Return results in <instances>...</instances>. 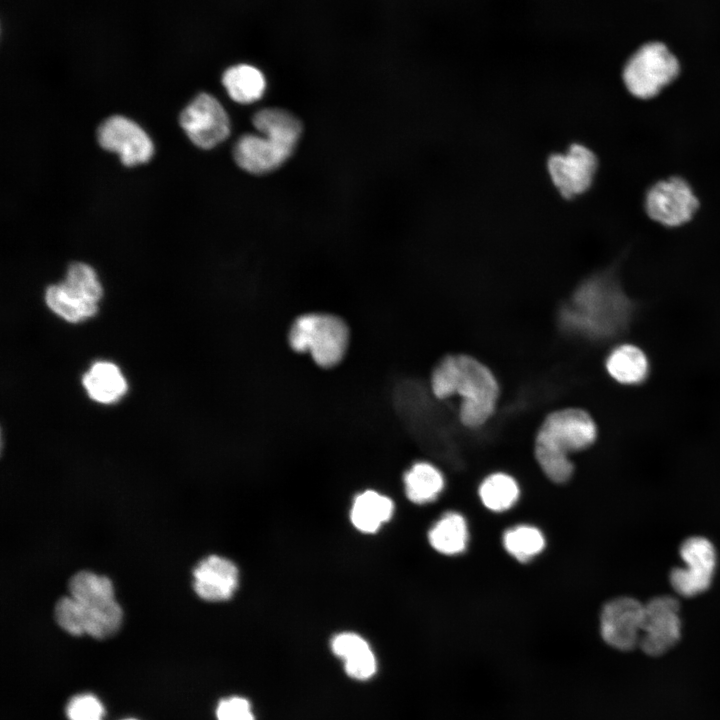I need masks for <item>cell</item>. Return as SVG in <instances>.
Here are the masks:
<instances>
[{
  "mask_svg": "<svg viewBox=\"0 0 720 720\" xmlns=\"http://www.w3.org/2000/svg\"><path fill=\"white\" fill-rule=\"evenodd\" d=\"M288 342L294 351L308 353L318 366L330 368L343 359L349 344V330L337 316L307 313L292 323Z\"/></svg>",
  "mask_w": 720,
  "mask_h": 720,
  "instance_id": "cell-5",
  "label": "cell"
},
{
  "mask_svg": "<svg viewBox=\"0 0 720 720\" xmlns=\"http://www.w3.org/2000/svg\"><path fill=\"white\" fill-rule=\"evenodd\" d=\"M519 494L517 482L505 473L487 476L479 487V497L483 505L494 512L510 509L517 502Z\"/></svg>",
  "mask_w": 720,
  "mask_h": 720,
  "instance_id": "cell-24",
  "label": "cell"
},
{
  "mask_svg": "<svg viewBox=\"0 0 720 720\" xmlns=\"http://www.w3.org/2000/svg\"><path fill=\"white\" fill-rule=\"evenodd\" d=\"M680 556L687 568L713 576L716 551L708 539L700 536L688 538L680 547Z\"/></svg>",
  "mask_w": 720,
  "mask_h": 720,
  "instance_id": "cell-26",
  "label": "cell"
},
{
  "mask_svg": "<svg viewBox=\"0 0 720 720\" xmlns=\"http://www.w3.org/2000/svg\"><path fill=\"white\" fill-rule=\"evenodd\" d=\"M100 146L119 155L126 166L148 162L154 153L153 142L148 134L131 119L114 115L98 127Z\"/></svg>",
  "mask_w": 720,
  "mask_h": 720,
  "instance_id": "cell-12",
  "label": "cell"
},
{
  "mask_svg": "<svg viewBox=\"0 0 720 720\" xmlns=\"http://www.w3.org/2000/svg\"><path fill=\"white\" fill-rule=\"evenodd\" d=\"M82 382L90 398L103 404L118 401L127 391L124 376L111 362L94 363L83 376Z\"/></svg>",
  "mask_w": 720,
  "mask_h": 720,
  "instance_id": "cell-18",
  "label": "cell"
},
{
  "mask_svg": "<svg viewBox=\"0 0 720 720\" xmlns=\"http://www.w3.org/2000/svg\"><path fill=\"white\" fill-rule=\"evenodd\" d=\"M570 320L594 335L611 334L629 320L632 307L616 281L601 274L586 281L576 292Z\"/></svg>",
  "mask_w": 720,
  "mask_h": 720,
  "instance_id": "cell-4",
  "label": "cell"
},
{
  "mask_svg": "<svg viewBox=\"0 0 720 720\" xmlns=\"http://www.w3.org/2000/svg\"><path fill=\"white\" fill-rule=\"evenodd\" d=\"M503 546L517 561L528 562L543 551L545 537L537 527L521 524L505 531Z\"/></svg>",
  "mask_w": 720,
  "mask_h": 720,
  "instance_id": "cell-25",
  "label": "cell"
},
{
  "mask_svg": "<svg viewBox=\"0 0 720 720\" xmlns=\"http://www.w3.org/2000/svg\"><path fill=\"white\" fill-rule=\"evenodd\" d=\"M597 428L584 410L565 408L550 413L538 429L535 457L544 474L554 483L567 482L574 470L569 453L588 448Z\"/></svg>",
  "mask_w": 720,
  "mask_h": 720,
  "instance_id": "cell-3",
  "label": "cell"
},
{
  "mask_svg": "<svg viewBox=\"0 0 720 720\" xmlns=\"http://www.w3.org/2000/svg\"><path fill=\"white\" fill-rule=\"evenodd\" d=\"M294 149L274 137L248 133L236 142L233 157L241 169L261 175L279 168L292 155Z\"/></svg>",
  "mask_w": 720,
  "mask_h": 720,
  "instance_id": "cell-14",
  "label": "cell"
},
{
  "mask_svg": "<svg viewBox=\"0 0 720 720\" xmlns=\"http://www.w3.org/2000/svg\"><path fill=\"white\" fill-rule=\"evenodd\" d=\"M252 123L260 134L274 137L294 148L302 134L301 122L293 114L280 108L257 111Z\"/></svg>",
  "mask_w": 720,
  "mask_h": 720,
  "instance_id": "cell-23",
  "label": "cell"
},
{
  "mask_svg": "<svg viewBox=\"0 0 720 720\" xmlns=\"http://www.w3.org/2000/svg\"><path fill=\"white\" fill-rule=\"evenodd\" d=\"M431 389L438 399L458 395L461 399L459 418L469 428L485 424L493 415L499 387L491 370L476 358L448 355L434 368Z\"/></svg>",
  "mask_w": 720,
  "mask_h": 720,
  "instance_id": "cell-2",
  "label": "cell"
},
{
  "mask_svg": "<svg viewBox=\"0 0 720 720\" xmlns=\"http://www.w3.org/2000/svg\"><path fill=\"white\" fill-rule=\"evenodd\" d=\"M712 577L684 566L671 571L670 583L680 595L692 597L706 591L711 584Z\"/></svg>",
  "mask_w": 720,
  "mask_h": 720,
  "instance_id": "cell-27",
  "label": "cell"
},
{
  "mask_svg": "<svg viewBox=\"0 0 720 720\" xmlns=\"http://www.w3.org/2000/svg\"><path fill=\"white\" fill-rule=\"evenodd\" d=\"M179 122L188 138L202 149H211L230 134V119L221 103L207 93L198 94L181 112Z\"/></svg>",
  "mask_w": 720,
  "mask_h": 720,
  "instance_id": "cell-10",
  "label": "cell"
},
{
  "mask_svg": "<svg viewBox=\"0 0 720 720\" xmlns=\"http://www.w3.org/2000/svg\"><path fill=\"white\" fill-rule=\"evenodd\" d=\"M606 369L619 383L638 384L647 377L649 364L641 349L625 344L618 346L608 355Z\"/></svg>",
  "mask_w": 720,
  "mask_h": 720,
  "instance_id": "cell-22",
  "label": "cell"
},
{
  "mask_svg": "<svg viewBox=\"0 0 720 720\" xmlns=\"http://www.w3.org/2000/svg\"><path fill=\"white\" fill-rule=\"evenodd\" d=\"M193 589L206 601L230 599L239 584L237 566L229 559L210 555L202 559L193 570Z\"/></svg>",
  "mask_w": 720,
  "mask_h": 720,
  "instance_id": "cell-15",
  "label": "cell"
},
{
  "mask_svg": "<svg viewBox=\"0 0 720 720\" xmlns=\"http://www.w3.org/2000/svg\"><path fill=\"white\" fill-rule=\"evenodd\" d=\"M679 604L670 596H659L644 605L639 647L649 656H660L680 639Z\"/></svg>",
  "mask_w": 720,
  "mask_h": 720,
  "instance_id": "cell-11",
  "label": "cell"
},
{
  "mask_svg": "<svg viewBox=\"0 0 720 720\" xmlns=\"http://www.w3.org/2000/svg\"><path fill=\"white\" fill-rule=\"evenodd\" d=\"M597 168L595 153L580 143H573L564 152L553 153L547 159L552 184L566 199L585 193L593 183Z\"/></svg>",
  "mask_w": 720,
  "mask_h": 720,
  "instance_id": "cell-8",
  "label": "cell"
},
{
  "mask_svg": "<svg viewBox=\"0 0 720 720\" xmlns=\"http://www.w3.org/2000/svg\"><path fill=\"white\" fill-rule=\"evenodd\" d=\"M679 72V61L668 47L661 42H649L628 59L622 75L631 95L650 99L674 81Z\"/></svg>",
  "mask_w": 720,
  "mask_h": 720,
  "instance_id": "cell-7",
  "label": "cell"
},
{
  "mask_svg": "<svg viewBox=\"0 0 720 720\" xmlns=\"http://www.w3.org/2000/svg\"><path fill=\"white\" fill-rule=\"evenodd\" d=\"M68 590L70 595L60 598L54 608L55 620L63 630L96 639L110 637L119 630L123 612L109 578L82 570L70 578Z\"/></svg>",
  "mask_w": 720,
  "mask_h": 720,
  "instance_id": "cell-1",
  "label": "cell"
},
{
  "mask_svg": "<svg viewBox=\"0 0 720 720\" xmlns=\"http://www.w3.org/2000/svg\"><path fill=\"white\" fill-rule=\"evenodd\" d=\"M698 206L692 187L680 177L658 181L645 197L648 216L667 227H678L690 221Z\"/></svg>",
  "mask_w": 720,
  "mask_h": 720,
  "instance_id": "cell-9",
  "label": "cell"
},
{
  "mask_svg": "<svg viewBox=\"0 0 720 720\" xmlns=\"http://www.w3.org/2000/svg\"><path fill=\"white\" fill-rule=\"evenodd\" d=\"M428 540L439 553L445 555L462 553L468 543V527L465 518L457 512L445 513L429 530Z\"/></svg>",
  "mask_w": 720,
  "mask_h": 720,
  "instance_id": "cell-20",
  "label": "cell"
},
{
  "mask_svg": "<svg viewBox=\"0 0 720 720\" xmlns=\"http://www.w3.org/2000/svg\"><path fill=\"white\" fill-rule=\"evenodd\" d=\"M333 653L344 661L346 673L357 680L371 678L377 670V662L368 642L354 632H343L331 640Z\"/></svg>",
  "mask_w": 720,
  "mask_h": 720,
  "instance_id": "cell-16",
  "label": "cell"
},
{
  "mask_svg": "<svg viewBox=\"0 0 720 720\" xmlns=\"http://www.w3.org/2000/svg\"><path fill=\"white\" fill-rule=\"evenodd\" d=\"M124 720H136V719H124Z\"/></svg>",
  "mask_w": 720,
  "mask_h": 720,
  "instance_id": "cell-30",
  "label": "cell"
},
{
  "mask_svg": "<svg viewBox=\"0 0 720 720\" xmlns=\"http://www.w3.org/2000/svg\"><path fill=\"white\" fill-rule=\"evenodd\" d=\"M102 294L94 269L88 264L75 262L68 267L63 282L46 289L45 301L58 316L75 323L95 315Z\"/></svg>",
  "mask_w": 720,
  "mask_h": 720,
  "instance_id": "cell-6",
  "label": "cell"
},
{
  "mask_svg": "<svg viewBox=\"0 0 720 720\" xmlns=\"http://www.w3.org/2000/svg\"><path fill=\"white\" fill-rule=\"evenodd\" d=\"M222 83L230 98L241 104L256 102L266 89L262 72L248 64L228 68L223 74Z\"/></svg>",
  "mask_w": 720,
  "mask_h": 720,
  "instance_id": "cell-19",
  "label": "cell"
},
{
  "mask_svg": "<svg viewBox=\"0 0 720 720\" xmlns=\"http://www.w3.org/2000/svg\"><path fill=\"white\" fill-rule=\"evenodd\" d=\"M394 512L393 501L377 491L367 490L358 494L350 511L353 526L363 533H375L388 522Z\"/></svg>",
  "mask_w": 720,
  "mask_h": 720,
  "instance_id": "cell-17",
  "label": "cell"
},
{
  "mask_svg": "<svg viewBox=\"0 0 720 720\" xmlns=\"http://www.w3.org/2000/svg\"><path fill=\"white\" fill-rule=\"evenodd\" d=\"M66 715L69 720H103L104 708L96 696L78 694L68 702Z\"/></svg>",
  "mask_w": 720,
  "mask_h": 720,
  "instance_id": "cell-28",
  "label": "cell"
},
{
  "mask_svg": "<svg viewBox=\"0 0 720 720\" xmlns=\"http://www.w3.org/2000/svg\"><path fill=\"white\" fill-rule=\"evenodd\" d=\"M407 498L415 504L433 502L444 488V477L428 462H416L403 478Z\"/></svg>",
  "mask_w": 720,
  "mask_h": 720,
  "instance_id": "cell-21",
  "label": "cell"
},
{
  "mask_svg": "<svg viewBox=\"0 0 720 720\" xmlns=\"http://www.w3.org/2000/svg\"><path fill=\"white\" fill-rule=\"evenodd\" d=\"M644 620V605L631 597L609 601L602 609L600 631L611 647L629 651L639 646Z\"/></svg>",
  "mask_w": 720,
  "mask_h": 720,
  "instance_id": "cell-13",
  "label": "cell"
},
{
  "mask_svg": "<svg viewBox=\"0 0 720 720\" xmlns=\"http://www.w3.org/2000/svg\"><path fill=\"white\" fill-rule=\"evenodd\" d=\"M216 716L218 720H255L249 701L237 696L221 700Z\"/></svg>",
  "mask_w": 720,
  "mask_h": 720,
  "instance_id": "cell-29",
  "label": "cell"
}]
</instances>
